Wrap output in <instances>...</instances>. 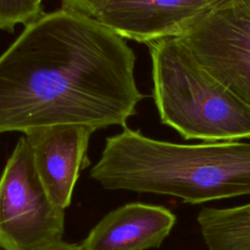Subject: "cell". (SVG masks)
<instances>
[{"mask_svg":"<svg viewBox=\"0 0 250 250\" xmlns=\"http://www.w3.org/2000/svg\"><path fill=\"white\" fill-rule=\"evenodd\" d=\"M135 63L125 39L96 19L62 7L44 13L0 55V134L126 127L144 99Z\"/></svg>","mask_w":250,"mask_h":250,"instance_id":"cell-1","label":"cell"},{"mask_svg":"<svg viewBox=\"0 0 250 250\" xmlns=\"http://www.w3.org/2000/svg\"><path fill=\"white\" fill-rule=\"evenodd\" d=\"M90 177L106 189L168 195L188 204L250 195V143L176 144L126 126L106 138Z\"/></svg>","mask_w":250,"mask_h":250,"instance_id":"cell-2","label":"cell"},{"mask_svg":"<svg viewBox=\"0 0 250 250\" xmlns=\"http://www.w3.org/2000/svg\"><path fill=\"white\" fill-rule=\"evenodd\" d=\"M159 117L186 140L250 138V107L212 76L178 37L146 43Z\"/></svg>","mask_w":250,"mask_h":250,"instance_id":"cell-3","label":"cell"},{"mask_svg":"<svg viewBox=\"0 0 250 250\" xmlns=\"http://www.w3.org/2000/svg\"><path fill=\"white\" fill-rule=\"evenodd\" d=\"M65 210L42 185L22 136L0 175V248L39 250L62 239Z\"/></svg>","mask_w":250,"mask_h":250,"instance_id":"cell-4","label":"cell"},{"mask_svg":"<svg viewBox=\"0 0 250 250\" xmlns=\"http://www.w3.org/2000/svg\"><path fill=\"white\" fill-rule=\"evenodd\" d=\"M212 76L250 107V0H226L177 36Z\"/></svg>","mask_w":250,"mask_h":250,"instance_id":"cell-5","label":"cell"},{"mask_svg":"<svg viewBox=\"0 0 250 250\" xmlns=\"http://www.w3.org/2000/svg\"><path fill=\"white\" fill-rule=\"evenodd\" d=\"M226 0H108L94 19L142 43L177 37Z\"/></svg>","mask_w":250,"mask_h":250,"instance_id":"cell-6","label":"cell"},{"mask_svg":"<svg viewBox=\"0 0 250 250\" xmlns=\"http://www.w3.org/2000/svg\"><path fill=\"white\" fill-rule=\"evenodd\" d=\"M95 128L62 124L24 134L36 173L52 201L66 209L80 170L87 164V148Z\"/></svg>","mask_w":250,"mask_h":250,"instance_id":"cell-7","label":"cell"},{"mask_svg":"<svg viewBox=\"0 0 250 250\" xmlns=\"http://www.w3.org/2000/svg\"><path fill=\"white\" fill-rule=\"evenodd\" d=\"M175 223V214L164 206L127 203L107 213L80 244L83 250L158 248Z\"/></svg>","mask_w":250,"mask_h":250,"instance_id":"cell-8","label":"cell"},{"mask_svg":"<svg viewBox=\"0 0 250 250\" xmlns=\"http://www.w3.org/2000/svg\"><path fill=\"white\" fill-rule=\"evenodd\" d=\"M196 220L208 250H250V203L204 207Z\"/></svg>","mask_w":250,"mask_h":250,"instance_id":"cell-9","label":"cell"},{"mask_svg":"<svg viewBox=\"0 0 250 250\" xmlns=\"http://www.w3.org/2000/svg\"><path fill=\"white\" fill-rule=\"evenodd\" d=\"M40 0H0V30L13 32L44 14Z\"/></svg>","mask_w":250,"mask_h":250,"instance_id":"cell-10","label":"cell"},{"mask_svg":"<svg viewBox=\"0 0 250 250\" xmlns=\"http://www.w3.org/2000/svg\"><path fill=\"white\" fill-rule=\"evenodd\" d=\"M108 0H62V7L81 15L95 18L98 11Z\"/></svg>","mask_w":250,"mask_h":250,"instance_id":"cell-11","label":"cell"},{"mask_svg":"<svg viewBox=\"0 0 250 250\" xmlns=\"http://www.w3.org/2000/svg\"><path fill=\"white\" fill-rule=\"evenodd\" d=\"M39 250H83V248L80 243L79 244L69 243V242L63 241L62 239H59L45 245Z\"/></svg>","mask_w":250,"mask_h":250,"instance_id":"cell-12","label":"cell"},{"mask_svg":"<svg viewBox=\"0 0 250 250\" xmlns=\"http://www.w3.org/2000/svg\"><path fill=\"white\" fill-rule=\"evenodd\" d=\"M40 1H41V2H42V1H43V0H40Z\"/></svg>","mask_w":250,"mask_h":250,"instance_id":"cell-13","label":"cell"}]
</instances>
